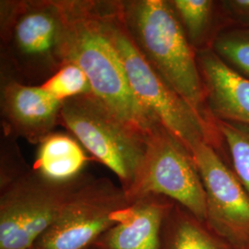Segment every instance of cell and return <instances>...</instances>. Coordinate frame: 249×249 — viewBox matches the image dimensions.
<instances>
[{
    "label": "cell",
    "instance_id": "6da1fadb",
    "mask_svg": "<svg viewBox=\"0 0 249 249\" xmlns=\"http://www.w3.org/2000/svg\"><path fill=\"white\" fill-rule=\"evenodd\" d=\"M64 25L66 63L79 66L93 94L146 140L160 123L135 96L116 49L107 37L96 0H57Z\"/></svg>",
    "mask_w": 249,
    "mask_h": 249
},
{
    "label": "cell",
    "instance_id": "7a4b0ae2",
    "mask_svg": "<svg viewBox=\"0 0 249 249\" xmlns=\"http://www.w3.org/2000/svg\"><path fill=\"white\" fill-rule=\"evenodd\" d=\"M126 30L139 51L164 82L215 126L208 112L196 52L169 0H117Z\"/></svg>",
    "mask_w": 249,
    "mask_h": 249
},
{
    "label": "cell",
    "instance_id": "3957f363",
    "mask_svg": "<svg viewBox=\"0 0 249 249\" xmlns=\"http://www.w3.org/2000/svg\"><path fill=\"white\" fill-rule=\"evenodd\" d=\"M57 0L0 1V76L41 86L66 63Z\"/></svg>",
    "mask_w": 249,
    "mask_h": 249
},
{
    "label": "cell",
    "instance_id": "277c9868",
    "mask_svg": "<svg viewBox=\"0 0 249 249\" xmlns=\"http://www.w3.org/2000/svg\"><path fill=\"white\" fill-rule=\"evenodd\" d=\"M96 3L105 32L116 49L139 102L189 152L200 142H208L219 151L222 142L216 125L205 122L147 62L126 30L117 0H96Z\"/></svg>",
    "mask_w": 249,
    "mask_h": 249
},
{
    "label": "cell",
    "instance_id": "5b68a950",
    "mask_svg": "<svg viewBox=\"0 0 249 249\" xmlns=\"http://www.w3.org/2000/svg\"><path fill=\"white\" fill-rule=\"evenodd\" d=\"M60 124L116 175L124 192L131 187L146 151L145 138L124 124L93 93L63 102Z\"/></svg>",
    "mask_w": 249,
    "mask_h": 249
},
{
    "label": "cell",
    "instance_id": "8992f818",
    "mask_svg": "<svg viewBox=\"0 0 249 249\" xmlns=\"http://www.w3.org/2000/svg\"><path fill=\"white\" fill-rule=\"evenodd\" d=\"M91 176L53 181L32 168L0 190V249L35 246L62 212L72 195Z\"/></svg>",
    "mask_w": 249,
    "mask_h": 249
},
{
    "label": "cell",
    "instance_id": "52a82bcc",
    "mask_svg": "<svg viewBox=\"0 0 249 249\" xmlns=\"http://www.w3.org/2000/svg\"><path fill=\"white\" fill-rule=\"evenodd\" d=\"M125 194L130 203L143 196L167 197L206 223V194L192 155L161 124L149 135L142 164Z\"/></svg>",
    "mask_w": 249,
    "mask_h": 249
},
{
    "label": "cell",
    "instance_id": "ba28073f",
    "mask_svg": "<svg viewBox=\"0 0 249 249\" xmlns=\"http://www.w3.org/2000/svg\"><path fill=\"white\" fill-rule=\"evenodd\" d=\"M124 189L109 178L90 177L72 195L35 246L43 249H89L130 205Z\"/></svg>",
    "mask_w": 249,
    "mask_h": 249
},
{
    "label": "cell",
    "instance_id": "9c48e42d",
    "mask_svg": "<svg viewBox=\"0 0 249 249\" xmlns=\"http://www.w3.org/2000/svg\"><path fill=\"white\" fill-rule=\"evenodd\" d=\"M190 153L204 187L207 225L235 249L249 245V194L220 155L205 142Z\"/></svg>",
    "mask_w": 249,
    "mask_h": 249
},
{
    "label": "cell",
    "instance_id": "30bf717a",
    "mask_svg": "<svg viewBox=\"0 0 249 249\" xmlns=\"http://www.w3.org/2000/svg\"><path fill=\"white\" fill-rule=\"evenodd\" d=\"M62 102L41 86L25 85L0 76L2 134L40 144L60 124Z\"/></svg>",
    "mask_w": 249,
    "mask_h": 249
},
{
    "label": "cell",
    "instance_id": "8fae6325",
    "mask_svg": "<svg viewBox=\"0 0 249 249\" xmlns=\"http://www.w3.org/2000/svg\"><path fill=\"white\" fill-rule=\"evenodd\" d=\"M196 62L209 114L215 120L249 125V79L207 48L196 52Z\"/></svg>",
    "mask_w": 249,
    "mask_h": 249
},
{
    "label": "cell",
    "instance_id": "7c38bea8",
    "mask_svg": "<svg viewBox=\"0 0 249 249\" xmlns=\"http://www.w3.org/2000/svg\"><path fill=\"white\" fill-rule=\"evenodd\" d=\"M175 203L160 196L135 200L89 249H160L162 224Z\"/></svg>",
    "mask_w": 249,
    "mask_h": 249
},
{
    "label": "cell",
    "instance_id": "4fadbf2b",
    "mask_svg": "<svg viewBox=\"0 0 249 249\" xmlns=\"http://www.w3.org/2000/svg\"><path fill=\"white\" fill-rule=\"evenodd\" d=\"M89 157L73 136L53 132L39 144L33 169L53 181H69L83 173Z\"/></svg>",
    "mask_w": 249,
    "mask_h": 249
},
{
    "label": "cell",
    "instance_id": "5bb4252c",
    "mask_svg": "<svg viewBox=\"0 0 249 249\" xmlns=\"http://www.w3.org/2000/svg\"><path fill=\"white\" fill-rule=\"evenodd\" d=\"M195 51L212 48L216 37L229 29L220 1L169 0Z\"/></svg>",
    "mask_w": 249,
    "mask_h": 249
},
{
    "label": "cell",
    "instance_id": "9a60e30c",
    "mask_svg": "<svg viewBox=\"0 0 249 249\" xmlns=\"http://www.w3.org/2000/svg\"><path fill=\"white\" fill-rule=\"evenodd\" d=\"M160 249H235L181 205L175 203L161 229Z\"/></svg>",
    "mask_w": 249,
    "mask_h": 249
},
{
    "label": "cell",
    "instance_id": "2e32d148",
    "mask_svg": "<svg viewBox=\"0 0 249 249\" xmlns=\"http://www.w3.org/2000/svg\"><path fill=\"white\" fill-rule=\"evenodd\" d=\"M215 124L231 157V169L249 194V125L223 120H215Z\"/></svg>",
    "mask_w": 249,
    "mask_h": 249
},
{
    "label": "cell",
    "instance_id": "e0dca14e",
    "mask_svg": "<svg viewBox=\"0 0 249 249\" xmlns=\"http://www.w3.org/2000/svg\"><path fill=\"white\" fill-rule=\"evenodd\" d=\"M214 52L249 79V29L229 28L216 37Z\"/></svg>",
    "mask_w": 249,
    "mask_h": 249
},
{
    "label": "cell",
    "instance_id": "ac0fdd59",
    "mask_svg": "<svg viewBox=\"0 0 249 249\" xmlns=\"http://www.w3.org/2000/svg\"><path fill=\"white\" fill-rule=\"evenodd\" d=\"M41 87L62 103L69 99L93 93L85 72L71 62L65 64Z\"/></svg>",
    "mask_w": 249,
    "mask_h": 249
},
{
    "label": "cell",
    "instance_id": "d6986e66",
    "mask_svg": "<svg viewBox=\"0 0 249 249\" xmlns=\"http://www.w3.org/2000/svg\"><path fill=\"white\" fill-rule=\"evenodd\" d=\"M32 168L24 160L17 140L2 134L0 142V190L9 187Z\"/></svg>",
    "mask_w": 249,
    "mask_h": 249
},
{
    "label": "cell",
    "instance_id": "ffe728a7",
    "mask_svg": "<svg viewBox=\"0 0 249 249\" xmlns=\"http://www.w3.org/2000/svg\"><path fill=\"white\" fill-rule=\"evenodd\" d=\"M229 28L249 29V0L220 1Z\"/></svg>",
    "mask_w": 249,
    "mask_h": 249
},
{
    "label": "cell",
    "instance_id": "44dd1931",
    "mask_svg": "<svg viewBox=\"0 0 249 249\" xmlns=\"http://www.w3.org/2000/svg\"><path fill=\"white\" fill-rule=\"evenodd\" d=\"M40 249V248H38V247H36V246H34V247H32V248H30V249Z\"/></svg>",
    "mask_w": 249,
    "mask_h": 249
},
{
    "label": "cell",
    "instance_id": "7402d4cb",
    "mask_svg": "<svg viewBox=\"0 0 249 249\" xmlns=\"http://www.w3.org/2000/svg\"><path fill=\"white\" fill-rule=\"evenodd\" d=\"M249 249V246H248V248H247V249Z\"/></svg>",
    "mask_w": 249,
    "mask_h": 249
}]
</instances>
